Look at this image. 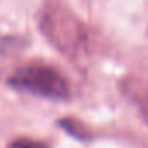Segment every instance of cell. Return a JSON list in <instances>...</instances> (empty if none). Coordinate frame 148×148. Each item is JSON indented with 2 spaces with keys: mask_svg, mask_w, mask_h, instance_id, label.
<instances>
[{
  "mask_svg": "<svg viewBox=\"0 0 148 148\" xmlns=\"http://www.w3.org/2000/svg\"><path fill=\"white\" fill-rule=\"evenodd\" d=\"M9 148H45V146L38 141H33V139H18Z\"/></svg>",
  "mask_w": 148,
  "mask_h": 148,
  "instance_id": "7a4b0ae2",
  "label": "cell"
},
{
  "mask_svg": "<svg viewBox=\"0 0 148 148\" xmlns=\"http://www.w3.org/2000/svg\"><path fill=\"white\" fill-rule=\"evenodd\" d=\"M11 86L19 91H26L51 99H66L70 94L68 84L61 73L42 64L19 68L11 77Z\"/></svg>",
  "mask_w": 148,
  "mask_h": 148,
  "instance_id": "6da1fadb",
  "label": "cell"
}]
</instances>
